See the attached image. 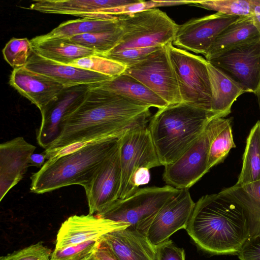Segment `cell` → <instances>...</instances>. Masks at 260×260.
<instances>
[{
    "label": "cell",
    "mask_w": 260,
    "mask_h": 260,
    "mask_svg": "<svg viewBox=\"0 0 260 260\" xmlns=\"http://www.w3.org/2000/svg\"><path fill=\"white\" fill-rule=\"evenodd\" d=\"M149 108L99 84L92 85L82 103L62 120L58 137L43 152L46 157L72 144L119 138L128 129L146 126Z\"/></svg>",
    "instance_id": "obj_1"
},
{
    "label": "cell",
    "mask_w": 260,
    "mask_h": 260,
    "mask_svg": "<svg viewBox=\"0 0 260 260\" xmlns=\"http://www.w3.org/2000/svg\"><path fill=\"white\" fill-rule=\"evenodd\" d=\"M185 230L202 250L214 255L238 254L250 237L243 208L219 192L195 203Z\"/></svg>",
    "instance_id": "obj_2"
},
{
    "label": "cell",
    "mask_w": 260,
    "mask_h": 260,
    "mask_svg": "<svg viewBox=\"0 0 260 260\" xmlns=\"http://www.w3.org/2000/svg\"><path fill=\"white\" fill-rule=\"evenodd\" d=\"M215 114L182 102L158 109L148 126L161 166L177 159L198 139Z\"/></svg>",
    "instance_id": "obj_3"
},
{
    "label": "cell",
    "mask_w": 260,
    "mask_h": 260,
    "mask_svg": "<svg viewBox=\"0 0 260 260\" xmlns=\"http://www.w3.org/2000/svg\"><path fill=\"white\" fill-rule=\"evenodd\" d=\"M119 138L94 142L71 153L48 159L31 175L30 191L43 194L73 185L84 187L91 181Z\"/></svg>",
    "instance_id": "obj_4"
},
{
    "label": "cell",
    "mask_w": 260,
    "mask_h": 260,
    "mask_svg": "<svg viewBox=\"0 0 260 260\" xmlns=\"http://www.w3.org/2000/svg\"><path fill=\"white\" fill-rule=\"evenodd\" d=\"M117 16L123 35L110 52L167 46L173 43L179 27L165 12L157 8Z\"/></svg>",
    "instance_id": "obj_5"
},
{
    "label": "cell",
    "mask_w": 260,
    "mask_h": 260,
    "mask_svg": "<svg viewBox=\"0 0 260 260\" xmlns=\"http://www.w3.org/2000/svg\"><path fill=\"white\" fill-rule=\"evenodd\" d=\"M180 190L169 185L139 188L129 197L118 199L95 215L128 224L146 235L157 212Z\"/></svg>",
    "instance_id": "obj_6"
},
{
    "label": "cell",
    "mask_w": 260,
    "mask_h": 260,
    "mask_svg": "<svg viewBox=\"0 0 260 260\" xmlns=\"http://www.w3.org/2000/svg\"><path fill=\"white\" fill-rule=\"evenodd\" d=\"M232 118L215 117L207 124L195 142L173 162L165 166V182L179 189H189L209 171L208 156L211 142Z\"/></svg>",
    "instance_id": "obj_7"
},
{
    "label": "cell",
    "mask_w": 260,
    "mask_h": 260,
    "mask_svg": "<svg viewBox=\"0 0 260 260\" xmlns=\"http://www.w3.org/2000/svg\"><path fill=\"white\" fill-rule=\"evenodd\" d=\"M167 47L182 102L211 112L208 61L201 56L176 47L173 43Z\"/></svg>",
    "instance_id": "obj_8"
},
{
    "label": "cell",
    "mask_w": 260,
    "mask_h": 260,
    "mask_svg": "<svg viewBox=\"0 0 260 260\" xmlns=\"http://www.w3.org/2000/svg\"><path fill=\"white\" fill-rule=\"evenodd\" d=\"M121 166V185L119 199H123L134 194L133 177L141 168L150 169L161 166L146 126L128 129L119 138Z\"/></svg>",
    "instance_id": "obj_9"
},
{
    "label": "cell",
    "mask_w": 260,
    "mask_h": 260,
    "mask_svg": "<svg viewBox=\"0 0 260 260\" xmlns=\"http://www.w3.org/2000/svg\"><path fill=\"white\" fill-rule=\"evenodd\" d=\"M145 85L169 105L182 103L167 46L160 47L124 72Z\"/></svg>",
    "instance_id": "obj_10"
},
{
    "label": "cell",
    "mask_w": 260,
    "mask_h": 260,
    "mask_svg": "<svg viewBox=\"0 0 260 260\" xmlns=\"http://www.w3.org/2000/svg\"><path fill=\"white\" fill-rule=\"evenodd\" d=\"M244 89L255 93L260 87V38L228 50L208 61Z\"/></svg>",
    "instance_id": "obj_11"
},
{
    "label": "cell",
    "mask_w": 260,
    "mask_h": 260,
    "mask_svg": "<svg viewBox=\"0 0 260 260\" xmlns=\"http://www.w3.org/2000/svg\"><path fill=\"white\" fill-rule=\"evenodd\" d=\"M240 17L216 12L189 20L179 25L173 44L205 56L218 36Z\"/></svg>",
    "instance_id": "obj_12"
},
{
    "label": "cell",
    "mask_w": 260,
    "mask_h": 260,
    "mask_svg": "<svg viewBox=\"0 0 260 260\" xmlns=\"http://www.w3.org/2000/svg\"><path fill=\"white\" fill-rule=\"evenodd\" d=\"M120 185L121 166L118 141L91 181L84 187L89 214L93 215L101 212L119 199Z\"/></svg>",
    "instance_id": "obj_13"
},
{
    "label": "cell",
    "mask_w": 260,
    "mask_h": 260,
    "mask_svg": "<svg viewBox=\"0 0 260 260\" xmlns=\"http://www.w3.org/2000/svg\"><path fill=\"white\" fill-rule=\"evenodd\" d=\"M92 85L64 88L41 111L42 120L37 134L38 144L46 149L58 137L62 120L84 101Z\"/></svg>",
    "instance_id": "obj_14"
},
{
    "label": "cell",
    "mask_w": 260,
    "mask_h": 260,
    "mask_svg": "<svg viewBox=\"0 0 260 260\" xmlns=\"http://www.w3.org/2000/svg\"><path fill=\"white\" fill-rule=\"evenodd\" d=\"M195 203L189 189H181L167 201L157 212L150 224L146 236L156 247L169 240L172 235L180 229H186Z\"/></svg>",
    "instance_id": "obj_15"
},
{
    "label": "cell",
    "mask_w": 260,
    "mask_h": 260,
    "mask_svg": "<svg viewBox=\"0 0 260 260\" xmlns=\"http://www.w3.org/2000/svg\"><path fill=\"white\" fill-rule=\"evenodd\" d=\"M129 225L90 214L73 215L61 224L56 236L55 249L100 240L106 234Z\"/></svg>",
    "instance_id": "obj_16"
},
{
    "label": "cell",
    "mask_w": 260,
    "mask_h": 260,
    "mask_svg": "<svg viewBox=\"0 0 260 260\" xmlns=\"http://www.w3.org/2000/svg\"><path fill=\"white\" fill-rule=\"evenodd\" d=\"M36 147L18 137L0 145V201L24 177Z\"/></svg>",
    "instance_id": "obj_17"
},
{
    "label": "cell",
    "mask_w": 260,
    "mask_h": 260,
    "mask_svg": "<svg viewBox=\"0 0 260 260\" xmlns=\"http://www.w3.org/2000/svg\"><path fill=\"white\" fill-rule=\"evenodd\" d=\"M138 0H35L29 10L47 14H67L96 19H113L110 9L137 2Z\"/></svg>",
    "instance_id": "obj_18"
},
{
    "label": "cell",
    "mask_w": 260,
    "mask_h": 260,
    "mask_svg": "<svg viewBox=\"0 0 260 260\" xmlns=\"http://www.w3.org/2000/svg\"><path fill=\"white\" fill-rule=\"evenodd\" d=\"M9 83L40 112L65 88L52 78L24 67L14 69Z\"/></svg>",
    "instance_id": "obj_19"
},
{
    "label": "cell",
    "mask_w": 260,
    "mask_h": 260,
    "mask_svg": "<svg viewBox=\"0 0 260 260\" xmlns=\"http://www.w3.org/2000/svg\"><path fill=\"white\" fill-rule=\"evenodd\" d=\"M24 67L52 78L65 88L83 84L94 85L112 78L69 64L59 63L43 58L34 52Z\"/></svg>",
    "instance_id": "obj_20"
},
{
    "label": "cell",
    "mask_w": 260,
    "mask_h": 260,
    "mask_svg": "<svg viewBox=\"0 0 260 260\" xmlns=\"http://www.w3.org/2000/svg\"><path fill=\"white\" fill-rule=\"evenodd\" d=\"M102 240L118 260H154L155 247L146 234L130 225L106 234Z\"/></svg>",
    "instance_id": "obj_21"
},
{
    "label": "cell",
    "mask_w": 260,
    "mask_h": 260,
    "mask_svg": "<svg viewBox=\"0 0 260 260\" xmlns=\"http://www.w3.org/2000/svg\"><path fill=\"white\" fill-rule=\"evenodd\" d=\"M207 69L211 89V111L219 117L231 112L233 103L246 93L238 82L208 61Z\"/></svg>",
    "instance_id": "obj_22"
},
{
    "label": "cell",
    "mask_w": 260,
    "mask_h": 260,
    "mask_svg": "<svg viewBox=\"0 0 260 260\" xmlns=\"http://www.w3.org/2000/svg\"><path fill=\"white\" fill-rule=\"evenodd\" d=\"M30 42L34 53L61 64H68L76 60L96 54L68 39L46 38L41 35L32 38Z\"/></svg>",
    "instance_id": "obj_23"
},
{
    "label": "cell",
    "mask_w": 260,
    "mask_h": 260,
    "mask_svg": "<svg viewBox=\"0 0 260 260\" xmlns=\"http://www.w3.org/2000/svg\"><path fill=\"white\" fill-rule=\"evenodd\" d=\"M99 84L141 106L160 109L169 105L145 85L124 73Z\"/></svg>",
    "instance_id": "obj_24"
},
{
    "label": "cell",
    "mask_w": 260,
    "mask_h": 260,
    "mask_svg": "<svg viewBox=\"0 0 260 260\" xmlns=\"http://www.w3.org/2000/svg\"><path fill=\"white\" fill-rule=\"evenodd\" d=\"M219 193L243 208L249 222L250 237L260 235V180L235 184L223 189Z\"/></svg>",
    "instance_id": "obj_25"
},
{
    "label": "cell",
    "mask_w": 260,
    "mask_h": 260,
    "mask_svg": "<svg viewBox=\"0 0 260 260\" xmlns=\"http://www.w3.org/2000/svg\"><path fill=\"white\" fill-rule=\"evenodd\" d=\"M259 38L251 16L240 17L218 36L204 56L210 61L228 50Z\"/></svg>",
    "instance_id": "obj_26"
},
{
    "label": "cell",
    "mask_w": 260,
    "mask_h": 260,
    "mask_svg": "<svg viewBox=\"0 0 260 260\" xmlns=\"http://www.w3.org/2000/svg\"><path fill=\"white\" fill-rule=\"evenodd\" d=\"M119 25L117 16L113 19L83 18L64 22L48 34L42 36L46 38L69 39L77 35L110 30Z\"/></svg>",
    "instance_id": "obj_27"
},
{
    "label": "cell",
    "mask_w": 260,
    "mask_h": 260,
    "mask_svg": "<svg viewBox=\"0 0 260 260\" xmlns=\"http://www.w3.org/2000/svg\"><path fill=\"white\" fill-rule=\"evenodd\" d=\"M260 180V120L251 128L246 139L242 166L236 184Z\"/></svg>",
    "instance_id": "obj_28"
},
{
    "label": "cell",
    "mask_w": 260,
    "mask_h": 260,
    "mask_svg": "<svg viewBox=\"0 0 260 260\" xmlns=\"http://www.w3.org/2000/svg\"><path fill=\"white\" fill-rule=\"evenodd\" d=\"M123 35V30L120 25L110 30L77 35L68 39L94 51L97 55H102L114 49L119 43Z\"/></svg>",
    "instance_id": "obj_29"
},
{
    "label": "cell",
    "mask_w": 260,
    "mask_h": 260,
    "mask_svg": "<svg viewBox=\"0 0 260 260\" xmlns=\"http://www.w3.org/2000/svg\"><path fill=\"white\" fill-rule=\"evenodd\" d=\"M188 5L215 11L230 16H250L254 0L188 1Z\"/></svg>",
    "instance_id": "obj_30"
},
{
    "label": "cell",
    "mask_w": 260,
    "mask_h": 260,
    "mask_svg": "<svg viewBox=\"0 0 260 260\" xmlns=\"http://www.w3.org/2000/svg\"><path fill=\"white\" fill-rule=\"evenodd\" d=\"M69 65L114 77L123 73L126 66L99 55L76 60Z\"/></svg>",
    "instance_id": "obj_31"
},
{
    "label": "cell",
    "mask_w": 260,
    "mask_h": 260,
    "mask_svg": "<svg viewBox=\"0 0 260 260\" xmlns=\"http://www.w3.org/2000/svg\"><path fill=\"white\" fill-rule=\"evenodd\" d=\"M231 123L217 134L211 142L208 161L209 170L223 162L230 150L236 146L234 141Z\"/></svg>",
    "instance_id": "obj_32"
},
{
    "label": "cell",
    "mask_w": 260,
    "mask_h": 260,
    "mask_svg": "<svg viewBox=\"0 0 260 260\" xmlns=\"http://www.w3.org/2000/svg\"><path fill=\"white\" fill-rule=\"evenodd\" d=\"M5 60L14 69L24 67L33 53L30 40L12 38L2 50Z\"/></svg>",
    "instance_id": "obj_33"
},
{
    "label": "cell",
    "mask_w": 260,
    "mask_h": 260,
    "mask_svg": "<svg viewBox=\"0 0 260 260\" xmlns=\"http://www.w3.org/2000/svg\"><path fill=\"white\" fill-rule=\"evenodd\" d=\"M90 240L52 252L50 260H87L93 256L102 241Z\"/></svg>",
    "instance_id": "obj_34"
},
{
    "label": "cell",
    "mask_w": 260,
    "mask_h": 260,
    "mask_svg": "<svg viewBox=\"0 0 260 260\" xmlns=\"http://www.w3.org/2000/svg\"><path fill=\"white\" fill-rule=\"evenodd\" d=\"M186 0L182 1H149L138 0L137 2L109 9V15L117 16L121 15L133 14L160 7L188 5Z\"/></svg>",
    "instance_id": "obj_35"
},
{
    "label": "cell",
    "mask_w": 260,
    "mask_h": 260,
    "mask_svg": "<svg viewBox=\"0 0 260 260\" xmlns=\"http://www.w3.org/2000/svg\"><path fill=\"white\" fill-rule=\"evenodd\" d=\"M51 253L50 249L42 242H39L2 256L0 260H48L50 258Z\"/></svg>",
    "instance_id": "obj_36"
},
{
    "label": "cell",
    "mask_w": 260,
    "mask_h": 260,
    "mask_svg": "<svg viewBox=\"0 0 260 260\" xmlns=\"http://www.w3.org/2000/svg\"><path fill=\"white\" fill-rule=\"evenodd\" d=\"M159 48L126 49L115 52H109L99 55L104 56L128 67L140 62L148 55Z\"/></svg>",
    "instance_id": "obj_37"
},
{
    "label": "cell",
    "mask_w": 260,
    "mask_h": 260,
    "mask_svg": "<svg viewBox=\"0 0 260 260\" xmlns=\"http://www.w3.org/2000/svg\"><path fill=\"white\" fill-rule=\"evenodd\" d=\"M185 255L184 250L169 239L155 247L154 260H185Z\"/></svg>",
    "instance_id": "obj_38"
},
{
    "label": "cell",
    "mask_w": 260,
    "mask_h": 260,
    "mask_svg": "<svg viewBox=\"0 0 260 260\" xmlns=\"http://www.w3.org/2000/svg\"><path fill=\"white\" fill-rule=\"evenodd\" d=\"M237 255L240 260H260V235L249 237Z\"/></svg>",
    "instance_id": "obj_39"
},
{
    "label": "cell",
    "mask_w": 260,
    "mask_h": 260,
    "mask_svg": "<svg viewBox=\"0 0 260 260\" xmlns=\"http://www.w3.org/2000/svg\"><path fill=\"white\" fill-rule=\"evenodd\" d=\"M150 180L149 169L146 168H141L138 169L134 174L132 184L134 190L136 191L139 186L147 184Z\"/></svg>",
    "instance_id": "obj_40"
},
{
    "label": "cell",
    "mask_w": 260,
    "mask_h": 260,
    "mask_svg": "<svg viewBox=\"0 0 260 260\" xmlns=\"http://www.w3.org/2000/svg\"><path fill=\"white\" fill-rule=\"evenodd\" d=\"M94 256L96 260H118L103 240L94 254Z\"/></svg>",
    "instance_id": "obj_41"
},
{
    "label": "cell",
    "mask_w": 260,
    "mask_h": 260,
    "mask_svg": "<svg viewBox=\"0 0 260 260\" xmlns=\"http://www.w3.org/2000/svg\"><path fill=\"white\" fill-rule=\"evenodd\" d=\"M46 155L44 152L42 153H33L30 156L29 166H35L38 168H42L46 161Z\"/></svg>",
    "instance_id": "obj_42"
},
{
    "label": "cell",
    "mask_w": 260,
    "mask_h": 260,
    "mask_svg": "<svg viewBox=\"0 0 260 260\" xmlns=\"http://www.w3.org/2000/svg\"><path fill=\"white\" fill-rule=\"evenodd\" d=\"M250 16L260 35V0H254L253 11Z\"/></svg>",
    "instance_id": "obj_43"
},
{
    "label": "cell",
    "mask_w": 260,
    "mask_h": 260,
    "mask_svg": "<svg viewBox=\"0 0 260 260\" xmlns=\"http://www.w3.org/2000/svg\"><path fill=\"white\" fill-rule=\"evenodd\" d=\"M255 94L257 97L259 109V111H260V87L258 88V89L257 90V91L255 92Z\"/></svg>",
    "instance_id": "obj_44"
},
{
    "label": "cell",
    "mask_w": 260,
    "mask_h": 260,
    "mask_svg": "<svg viewBox=\"0 0 260 260\" xmlns=\"http://www.w3.org/2000/svg\"><path fill=\"white\" fill-rule=\"evenodd\" d=\"M48 260H50V259H48Z\"/></svg>",
    "instance_id": "obj_45"
}]
</instances>
